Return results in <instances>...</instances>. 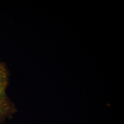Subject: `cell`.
<instances>
[{
    "instance_id": "obj_1",
    "label": "cell",
    "mask_w": 124,
    "mask_h": 124,
    "mask_svg": "<svg viewBox=\"0 0 124 124\" xmlns=\"http://www.w3.org/2000/svg\"><path fill=\"white\" fill-rule=\"evenodd\" d=\"M16 111L14 104L6 91L0 92V123L7 118H10Z\"/></svg>"
},
{
    "instance_id": "obj_2",
    "label": "cell",
    "mask_w": 124,
    "mask_h": 124,
    "mask_svg": "<svg viewBox=\"0 0 124 124\" xmlns=\"http://www.w3.org/2000/svg\"><path fill=\"white\" fill-rule=\"evenodd\" d=\"M8 83V75L6 65L0 61V89L6 91Z\"/></svg>"
},
{
    "instance_id": "obj_3",
    "label": "cell",
    "mask_w": 124,
    "mask_h": 124,
    "mask_svg": "<svg viewBox=\"0 0 124 124\" xmlns=\"http://www.w3.org/2000/svg\"><path fill=\"white\" fill-rule=\"evenodd\" d=\"M0 92H3V91H2V90L0 89Z\"/></svg>"
}]
</instances>
